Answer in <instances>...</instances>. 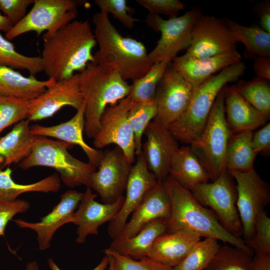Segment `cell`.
I'll return each instance as SVG.
<instances>
[{
    "mask_svg": "<svg viewBox=\"0 0 270 270\" xmlns=\"http://www.w3.org/2000/svg\"><path fill=\"white\" fill-rule=\"evenodd\" d=\"M42 40L40 58L48 78H70L94 61L96 42L88 20H74L53 34L45 33Z\"/></svg>",
    "mask_w": 270,
    "mask_h": 270,
    "instance_id": "cell-1",
    "label": "cell"
},
{
    "mask_svg": "<svg viewBox=\"0 0 270 270\" xmlns=\"http://www.w3.org/2000/svg\"><path fill=\"white\" fill-rule=\"evenodd\" d=\"M92 21L98 48L94 54V61L91 63L111 66L124 80L132 82L142 78L149 70L153 64L142 42L122 36L106 13H94Z\"/></svg>",
    "mask_w": 270,
    "mask_h": 270,
    "instance_id": "cell-2",
    "label": "cell"
},
{
    "mask_svg": "<svg viewBox=\"0 0 270 270\" xmlns=\"http://www.w3.org/2000/svg\"><path fill=\"white\" fill-rule=\"evenodd\" d=\"M170 201L171 212L166 221L168 232L186 230L202 237L210 238L240 248L252 256L254 252L242 238L228 232L210 209L202 205L190 190L168 176L162 182Z\"/></svg>",
    "mask_w": 270,
    "mask_h": 270,
    "instance_id": "cell-3",
    "label": "cell"
},
{
    "mask_svg": "<svg viewBox=\"0 0 270 270\" xmlns=\"http://www.w3.org/2000/svg\"><path fill=\"white\" fill-rule=\"evenodd\" d=\"M78 74L85 104L84 130L88 138H93L105 110L128 96L130 85L115 68L108 66L89 63Z\"/></svg>",
    "mask_w": 270,
    "mask_h": 270,
    "instance_id": "cell-4",
    "label": "cell"
},
{
    "mask_svg": "<svg viewBox=\"0 0 270 270\" xmlns=\"http://www.w3.org/2000/svg\"><path fill=\"white\" fill-rule=\"evenodd\" d=\"M246 69V64L240 61L226 68L194 88L185 112L168 127L178 141L190 145L198 138L220 90L227 84L242 76Z\"/></svg>",
    "mask_w": 270,
    "mask_h": 270,
    "instance_id": "cell-5",
    "label": "cell"
},
{
    "mask_svg": "<svg viewBox=\"0 0 270 270\" xmlns=\"http://www.w3.org/2000/svg\"><path fill=\"white\" fill-rule=\"evenodd\" d=\"M73 146L63 141L36 136L30 154L18 166L23 170L34 166L52 168L60 173L61 180L68 186H87L96 168L71 155L68 150Z\"/></svg>",
    "mask_w": 270,
    "mask_h": 270,
    "instance_id": "cell-6",
    "label": "cell"
},
{
    "mask_svg": "<svg viewBox=\"0 0 270 270\" xmlns=\"http://www.w3.org/2000/svg\"><path fill=\"white\" fill-rule=\"evenodd\" d=\"M224 88L214 101L200 136L190 145L206 169L212 181L227 171L226 152L232 134L226 120Z\"/></svg>",
    "mask_w": 270,
    "mask_h": 270,
    "instance_id": "cell-7",
    "label": "cell"
},
{
    "mask_svg": "<svg viewBox=\"0 0 270 270\" xmlns=\"http://www.w3.org/2000/svg\"><path fill=\"white\" fill-rule=\"evenodd\" d=\"M190 192L202 205L210 208L228 232L241 238L242 230L236 206V186L227 171L212 182L198 184Z\"/></svg>",
    "mask_w": 270,
    "mask_h": 270,
    "instance_id": "cell-8",
    "label": "cell"
},
{
    "mask_svg": "<svg viewBox=\"0 0 270 270\" xmlns=\"http://www.w3.org/2000/svg\"><path fill=\"white\" fill-rule=\"evenodd\" d=\"M200 12L199 10L193 8L181 16L168 20H164L156 14L147 16L145 22L148 26L161 34L156 46L148 54L152 64L164 61L172 62L178 52L188 48L194 24Z\"/></svg>",
    "mask_w": 270,
    "mask_h": 270,
    "instance_id": "cell-9",
    "label": "cell"
},
{
    "mask_svg": "<svg viewBox=\"0 0 270 270\" xmlns=\"http://www.w3.org/2000/svg\"><path fill=\"white\" fill-rule=\"evenodd\" d=\"M78 6L74 0H34L30 11L6 33V38L12 40L30 32L53 34L75 20Z\"/></svg>",
    "mask_w": 270,
    "mask_h": 270,
    "instance_id": "cell-10",
    "label": "cell"
},
{
    "mask_svg": "<svg viewBox=\"0 0 270 270\" xmlns=\"http://www.w3.org/2000/svg\"><path fill=\"white\" fill-rule=\"evenodd\" d=\"M227 172L236 183V206L246 242L253 236L257 216L270 202V187L254 169L246 172Z\"/></svg>",
    "mask_w": 270,
    "mask_h": 270,
    "instance_id": "cell-11",
    "label": "cell"
},
{
    "mask_svg": "<svg viewBox=\"0 0 270 270\" xmlns=\"http://www.w3.org/2000/svg\"><path fill=\"white\" fill-rule=\"evenodd\" d=\"M237 44L226 19L200 12L192 28L190 45L183 56L208 58L236 50Z\"/></svg>",
    "mask_w": 270,
    "mask_h": 270,
    "instance_id": "cell-12",
    "label": "cell"
},
{
    "mask_svg": "<svg viewBox=\"0 0 270 270\" xmlns=\"http://www.w3.org/2000/svg\"><path fill=\"white\" fill-rule=\"evenodd\" d=\"M132 100L128 96L116 104L106 108L100 120V128L94 136L93 144L101 149L110 144L120 148L129 164L135 161L134 135L128 120Z\"/></svg>",
    "mask_w": 270,
    "mask_h": 270,
    "instance_id": "cell-13",
    "label": "cell"
},
{
    "mask_svg": "<svg viewBox=\"0 0 270 270\" xmlns=\"http://www.w3.org/2000/svg\"><path fill=\"white\" fill-rule=\"evenodd\" d=\"M194 90L170 62L156 90L154 120L167 128L176 121L187 109Z\"/></svg>",
    "mask_w": 270,
    "mask_h": 270,
    "instance_id": "cell-14",
    "label": "cell"
},
{
    "mask_svg": "<svg viewBox=\"0 0 270 270\" xmlns=\"http://www.w3.org/2000/svg\"><path fill=\"white\" fill-rule=\"evenodd\" d=\"M131 167L118 146L106 150L87 187L96 192L104 204L113 203L123 196Z\"/></svg>",
    "mask_w": 270,
    "mask_h": 270,
    "instance_id": "cell-15",
    "label": "cell"
},
{
    "mask_svg": "<svg viewBox=\"0 0 270 270\" xmlns=\"http://www.w3.org/2000/svg\"><path fill=\"white\" fill-rule=\"evenodd\" d=\"M158 183L149 170L142 152L137 156L135 164L130 168L122 205L116 217L110 222L108 231L112 240L120 235L130 214Z\"/></svg>",
    "mask_w": 270,
    "mask_h": 270,
    "instance_id": "cell-16",
    "label": "cell"
},
{
    "mask_svg": "<svg viewBox=\"0 0 270 270\" xmlns=\"http://www.w3.org/2000/svg\"><path fill=\"white\" fill-rule=\"evenodd\" d=\"M84 102L79 86V74L76 73L70 78L56 80L43 93L30 100L28 119L36 122L48 118L66 106L77 110Z\"/></svg>",
    "mask_w": 270,
    "mask_h": 270,
    "instance_id": "cell-17",
    "label": "cell"
},
{
    "mask_svg": "<svg viewBox=\"0 0 270 270\" xmlns=\"http://www.w3.org/2000/svg\"><path fill=\"white\" fill-rule=\"evenodd\" d=\"M144 134L146 140L142 146V153L148 168L162 183L169 176L172 159L180 148L178 141L167 127L154 120Z\"/></svg>",
    "mask_w": 270,
    "mask_h": 270,
    "instance_id": "cell-18",
    "label": "cell"
},
{
    "mask_svg": "<svg viewBox=\"0 0 270 270\" xmlns=\"http://www.w3.org/2000/svg\"><path fill=\"white\" fill-rule=\"evenodd\" d=\"M97 194L87 187L74 212L72 222L77 225L76 241L84 243L90 234H98L100 226L112 220L121 208L124 196L112 204H100L95 200Z\"/></svg>",
    "mask_w": 270,
    "mask_h": 270,
    "instance_id": "cell-19",
    "label": "cell"
},
{
    "mask_svg": "<svg viewBox=\"0 0 270 270\" xmlns=\"http://www.w3.org/2000/svg\"><path fill=\"white\" fill-rule=\"evenodd\" d=\"M84 193L68 190L60 196V202L52 211L41 218L38 222H28L20 219L14 222L21 228H28L37 234L39 248L44 250L50 246V241L56 230L65 224L72 222V216L78 206Z\"/></svg>",
    "mask_w": 270,
    "mask_h": 270,
    "instance_id": "cell-20",
    "label": "cell"
},
{
    "mask_svg": "<svg viewBox=\"0 0 270 270\" xmlns=\"http://www.w3.org/2000/svg\"><path fill=\"white\" fill-rule=\"evenodd\" d=\"M85 104L76 110L68 120L52 126L35 124L30 126V132L35 136L57 138L81 148L86 156L88 163L98 168L102 160L103 152L88 145L83 137L84 130Z\"/></svg>",
    "mask_w": 270,
    "mask_h": 270,
    "instance_id": "cell-21",
    "label": "cell"
},
{
    "mask_svg": "<svg viewBox=\"0 0 270 270\" xmlns=\"http://www.w3.org/2000/svg\"><path fill=\"white\" fill-rule=\"evenodd\" d=\"M242 61L237 50L206 58L176 56L171 62L176 70L192 86L200 84L223 69Z\"/></svg>",
    "mask_w": 270,
    "mask_h": 270,
    "instance_id": "cell-22",
    "label": "cell"
},
{
    "mask_svg": "<svg viewBox=\"0 0 270 270\" xmlns=\"http://www.w3.org/2000/svg\"><path fill=\"white\" fill-rule=\"evenodd\" d=\"M171 204L168 194L162 183L158 184L145 196L132 214L118 237L130 238L136 236L150 222L158 218L169 219Z\"/></svg>",
    "mask_w": 270,
    "mask_h": 270,
    "instance_id": "cell-23",
    "label": "cell"
},
{
    "mask_svg": "<svg viewBox=\"0 0 270 270\" xmlns=\"http://www.w3.org/2000/svg\"><path fill=\"white\" fill-rule=\"evenodd\" d=\"M224 90L226 120L232 134L252 132L269 120L270 115L256 110L232 86H226Z\"/></svg>",
    "mask_w": 270,
    "mask_h": 270,
    "instance_id": "cell-24",
    "label": "cell"
},
{
    "mask_svg": "<svg viewBox=\"0 0 270 270\" xmlns=\"http://www.w3.org/2000/svg\"><path fill=\"white\" fill-rule=\"evenodd\" d=\"M200 238L198 234L186 230L167 232L154 240L147 257L174 268L184 260Z\"/></svg>",
    "mask_w": 270,
    "mask_h": 270,
    "instance_id": "cell-25",
    "label": "cell"
},
{
    "mask_svg": "<svg viewBox=\"0 0 270 270\" xmlns=\"http://www.w3.org/2000/svg\"><path fill=\"white\" fill-rule=\"evenodd\" d=\"M168 232L166 220L158 218L146 224L132 238L118 237L112 240L108 248L120 254L138 260L147 257L154 240Z\"/></svg>",
    "mask_w": 270,
    "mask_h": 270,
    "instance_id": "cell-26",
    "label": "cell"
},
{
    "mask_svg": "<svg viewBox=\"0 0 270 270\" xmlns=\"http://www.w3.org/2000/svg\"><path fill=\"white\" fill-rule=\"evenodd\" d=\"M56 80H40L35 76H26L17 70L0 66V96L30 101L43 93Z\"/></svg>",
    "mask_w": 270,
    "mask_h": 270,
    "instance_id": "cell-27",
    "label": "cell"
},
{
    "mask_svg": "<svg viewBox=\"0 0 270 270\" xmlns=\"http://www.w3.org/2000/svg\"><path fill=\"white\" fill-rule=\"evenodd\" d=\"M30 121L23 120L0 138V170L20 162L30 153L36 136L30 132Z\"/></svg>",
    "mask_w": 270,
    "mask_h": 270,
    "instance_id": "cell-28",
    "label": "cell"
},
{
    "mask_svg": "<svg viewBox=\"0 0 270 270\" xmlns=\"http://www.w3.org/2000/svg\"><path fill=\"white\" fill-rule=\"evenodd\" d=\"M169 176L190 190L210 180L208 172L190 145L180 147L172 159Z\"/></svg>",
    "mask_w": 270,
    "mask_h": 270,
    "instance_id": "cell-29",
    "label": "cell"
},
{
    "mask_svg": "<svg viewBox=\"0 0 270 270\" xmlns=\"http://www.w3.org/2000/svg\"><path fill=\"white\" fill-rule=\"evenodd\" d=\"M253 132L232 134L226 146L225 163L226 170L246 172L254 169L257 154L252 144Z\"/></svg>",
    "mask_w": 270,
    "mask_h": 270,
    "instance_id": "cell-30",
    "label": "cell"
},
{
    "mask_svg": "<svg viewBox=\"0 0 270 270\" xmlns=\"http://www.w3.org/2000/svg\"><path fill=\"white\" fill-rule=\"evenodd\" d=\"M238 42L245 46L244 56L246 58L258 56L270 58V33L258 26H245L226 18Z\"/></svg>",
    "mask_w": 270,
    "mask_h": 270,
    "instance_id": "cell-31",
    "label": "cell"
},
{
    "mask_svg": "<svg viewBox=\"0 0 270 270\" xmlns=\"http://www.w3.org/2000/svg\"><path fill=\"white\" fill-rule=\"evenodd\" d=\"M12 170L8 167L0 170V199L14 201L20 194L28 192H57L60 188V178L56 172L34 183L26 184L16 182L12 178Z\"/></svg>",
    "mask_w": 270,
    "mask_h": 270,
    "instance_id": "cell-32",
    "label": "cell"
},
{
    "mask_svg": "<svg viewBox=\"0 0 270 270\" xmlns=\"http://www.w3.org/2000/svg\"><path fill=\"white\" fill-rule=\"evenodd\" d=\"M0 66L16 70H26L30 75L35 76L44 72L40 56H28L18 52L8 40L0 32Z\"/></svg>",
    "mask_w": 270,
    "mask_h": 270,
    "instance_id": "cell-33",
    "label": "cell"
},
{
    "mask_svg": "<svg viewBox=\"0 0 270 270\" xmlns=\"http://www.w3.org/2000/svg\"><path fill=\"white\" fill-rule=\"evenodd\" d=\"M270 82L256 76L249 81L240 80L232 86L256 110L270 115Z\"/></svg>",
    "mask_w": 270,
    "mask_h": 270,
    "instance_id": "cell-34",
    "label": "cell"
},
{
    "mask_svg": "<svg viewBox=\"0 0 270 270\" xmlns=\"http://www.w3.org/2000/svg\"><path fill=\"white\" fill-rule=\"evenodd\" d=\"M168 61L156 62L142 78L132 82L128 95L134 102H146L155 99L158 86L168 64Z\"/></svg>",
    "mask_w": 270,
    "mask_h": 270,
    "instance_id": "cell-35",
    "label": "cell"
},
{
    "mask_svg": "<svg viewBox=\"0 0 270 270\" xmlns=\"http://www.w3.org/2000/svg\"><path fill=\"white\" fill-rule=\"evenodd\" d=\"M156 113L155 99L149 102H132L128 112V120L134 132L136 156L142 152V135L152 120L155 118Z\"/></svg>",
    "mask_w": 270,
    "mask_h": 270,
    "instance_id": "cell-36",
    "label": "cell"
},
{
    "mask_svg": "<svg viewBox=\"0 0 270 270\" xmlns=\"http://www.w3.org/2000/svg\"><path fill=\"white\" fill-rule=\"evenodd\" d=\"M220 246L216 238H206L194 244L184 260L173 270H204Z\"/></svg>",
    "mask_w": 270,
    "mask_h": 270,
    "instance_id": "cell-37",
    "label": "cell"
},
{
    "mask_svg": "<svg viewBox=\"0 0 270 270\" xmlns=\"http://www.w3.org/2000/svg\"><path fill=\"white\" fill-rule=\"evenodd\" d=\"M252 256L234 246H220L204 270H250Z\"/></svg>",
    "mask_w": 270,
    "mask_h": 270,
    "instance_id": "cell-38",
    "label": "cell"
},
{
    "mask_svg": "<svg viewBox=\"0 0 270 270\" xmlns=\"http://www.w3.org/2000/svg\"><path fill=\"white\" fill-rule=\"evenodd\" d=\"M29 100L0 96V134L28 116Z\"/></svg>",
    "mask_w": 270,
    "mask_h": 270,
    "instance_id": "cell-39",
    "label": "cell"
},
{
    "mask_svg": "<svg viewBox=\"0 0 270 270\" xmlns=\"http://www.w3.org/2000/svg\"><path fill=\"white\" fill-rule=\"evenodd\" d=\"M245 242L256 254H270V218L264 210L257 216L253 236Z\"/></svg>",
    "mask_w": 270,
    "mask_h": 270,
    "instance_id": "cell-40",
    "label": "cell"
},
{
    "mask_svg": "<svg viewBox=\"0 0 270 270\" xmlns=\"http://www.w3.org/2000/svg\"><path fill=\"white\" fill-rule=\"evenodd\" d=\"M104 252L113 258L114 270H173L172 268L148 257L136 260L110 250L108 248L105 249Z\"/></svg>",
    "mask_w": 270,
    "mask_h": 270,
    "instance_id": "cell-41",
    "label": "cell"
},
{
    "mask_svg": "<svg viewBox=\"0 0 270 270\" xmlns=\"http://www.w3.org/2000/svg\"><path fill=\"white\" fill-rule=\"evenodd\" d=\"M94 2L100 12L110 14L128 28H132L139 20L129 14L130 8L126 0H95Z\"/></svg>",
    "mask_w": 270,
    "mask_h": 270,
    "instance_id": "cell-42",
    "label": "cell"
},
{
    "mask_svg": "<svg viewBox=\"0 0 270 270\" xmlns=\"http://www.w3.org/2000/svg\"><path fill=\"white\" fill-rule=\"evenodd\" d=\"M136 2L152 14H164L170 18L178 16L185 8V4L178 0H136Z\"/></svg>",
    "mask_w": 270,
    "mask_h": 270,
    "instance_id": "cell-43",
    "label": "cell"
},
{
    "mask_svg": "<svg viewBox=\"0 0 270 270\" xmlns=\"http://www.w3.org/2000/svg\"><path fill=\"white\" fill-rule=\"evenodd\" d=\"M34 2V0H0V10L14 26L24 18Z\"/></svg>",
    "mask_w": 270,
    "mask_h": 270,
    "instance_id": "cell-44",
    "label": "cell"
},
{
    "mask_svg": "<svg viewBox=\"0 0 270 270\" xmlns=\"http://www.w3.org/2000/svg\"><path fill=\"white\" fill-rule=\"evenodd\" d=\"M30 203L22 200L8 201L0 199V236L4 235L8 222L17 214L26 212Z\"/></svg>",
    "mask_w": 270,
    "mask_h": 270,
    "instance_id": "cell-45",
    "label": "cell"
},
{
    "mask_svg": "<svg viewBox=\"0 0 270 270\" xmlns=\"http://www.w3.org/2000/svg\"><path fill=\"white\" fill-rule=\"evenodd\" d=\"M252 144L254 152H268L270 149V123L264 124L252 134Z\"/></svg>",
    "mask_w": 270,
    "mask_h": 270,
    "instance_id": "cell-46",
    "label": "cell"
},
{
    "mask_svg": "<svg viewBox=\"0 0 270 270\" xmlns=\"http://www.w3.org/2000/svg\"><path fill=\"white\" fill-rule=\"evenodd\" d=\"M254 60L256 76L270 81V58L258 56Z\"/></svg>",
    "mask_w": 270,
    "mask_h": 270,
    "instance_id": "cell-47",
    "label": "cell"
},
{
    "mask_svg": "<svg viewBox=\"0 0 270 270\" xmlns=\"http://www.w3.org/2000/svg\"><path fill=\"white\" fill-rule=\"evenodd\" d=\"M250 270H270V254H256L252 258Z\"/></svg>",
    "mask_w": 270,
    "mask_h": 270,
    "instance_id": "cell-48",
    "label": "cell"
},
{
    "mask_svg": "<svg viewBox=\"0 0 270 270\" xmlns=\"http://www.w3.org/2000/svg\"><path fill=\"white\" fill-rule=\"evenodd\" d=\"M260 28L264 31L270 33V2L266 1L262 6L260 12Z\"/></svg>",
    "mask_w": 270,
    "mask_h": 270,
    "instance_id": "cell-49",
    "label": "cell"
},
{
    "mask_svg": "<svg viewBox=\"0 0 270 270\" xmlns=\"http://www.w3.org/2000/svg\"><path fill=\"white\" fill-rule=\"evenodd\" d=\"M48 262L49 266L52 270H61L52 259L49 258ZM108 265L109 260L108 256L106 255L99 264L92 270H105Z\"/></svg>",
    "mask_w": 270,
    "mask_h": 270,
    "instance_id": "cell-50",
    "label": "cell"
},
{
    "mask_svg": "<svg viewBox=\"0 0 270 270\" xmlns=\"http://www.w3.org/2000/svg\"><path fill=\"white\" fill-rule=\"evenodd\" d=\"M12 26L8 18L0 12V31L6 33Z\"/></svg>",
    "mask_w": 270,
    "mask_h": 270,
    "instance_id": "cell-51",
    "label": "cell"
},
{
    "mask_svg": "<svg viewBox=\"0 0 270 270\" xmlns=\"http://www.w3.org/2000/svg\"><path fill=\"white\" fill-rule=\"evenodd\" d=\"M26 270H38V266L36 262L33 261L27 264Z\"/></svg>",
    "mask_w": 270,
    "mask_h": 270,
    "instance_id": "cell-52",
    "label": "cell"
},
{
    "mask_svg": "<svg viewBox=\"0 0 270 270\" xmlns=\"http://www.w3.org/2000/svg\"><path fill=\"white\" fill-rule=\"evenodd\" d=\"M108 256L109 260V265L108 266V270H114V265H113V258L112 256L108 254H105Z\"/></svg>",
    "mask_w": 270,
    "mask_h": 270,
    "instance_id": "cell-53",
    "label": "cell"
}]
</instances>
